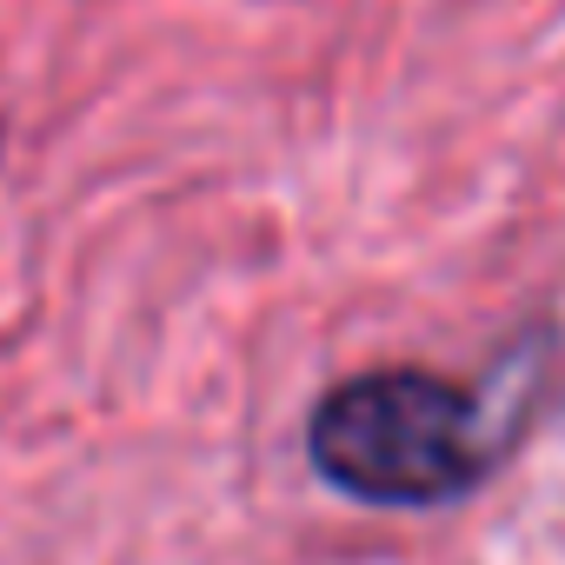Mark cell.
Returning <instances> with one entry per match:
<instances>
[{
    "instance_id": "6da1fadb",
    "label": "cell",
    "mask_w": 565,
    "mask_h": 565,
    "mask_svg": "<svg viewBox=\"0 0 565 565\" xmlns=\"http://www.w3.org/2000/svg\"><path fill=\"white\" fill-rule=\"evenodd\" d=\"M313 472L366 505H446L492 466L486 406L419 366L340 380L307 426Z\"/></svg>"
}]
</instances>
